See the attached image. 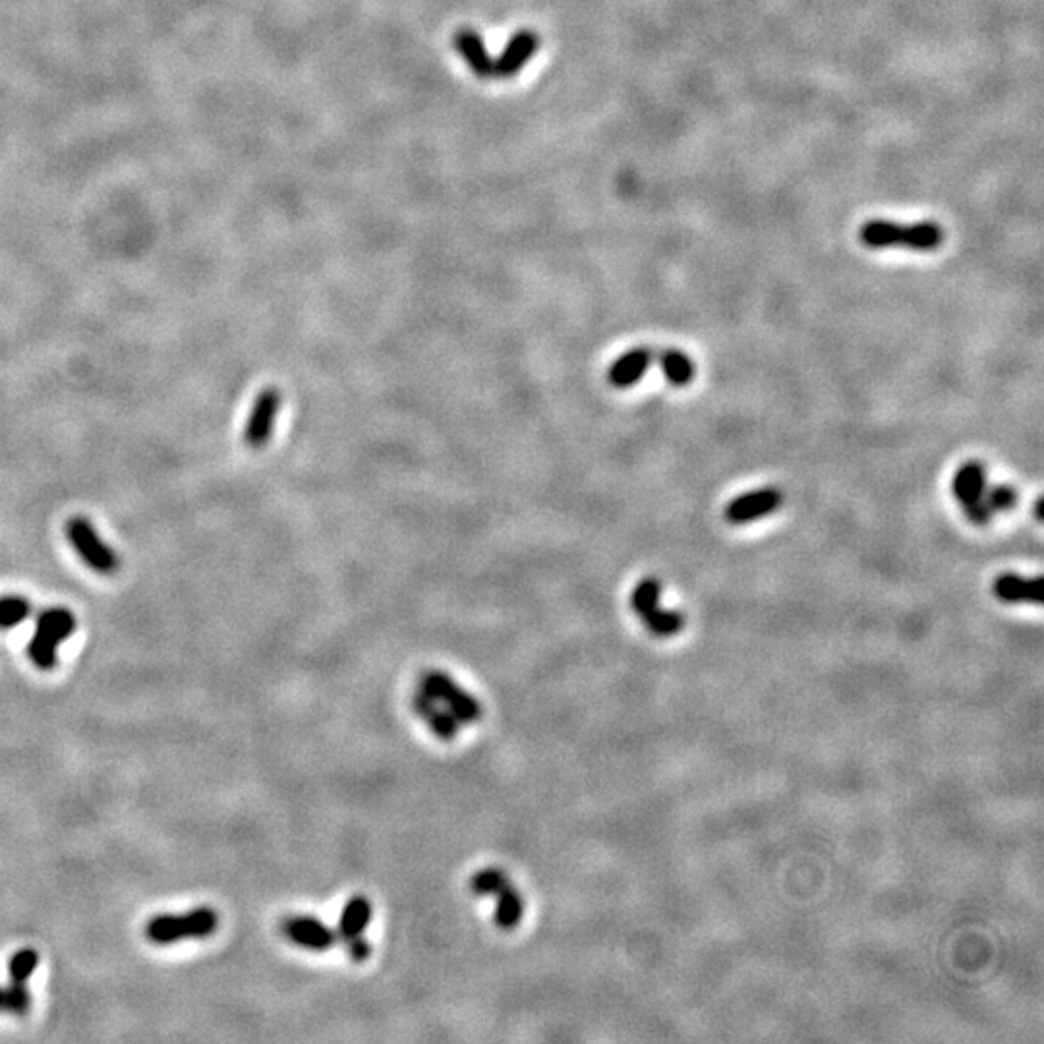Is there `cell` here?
<instances>
[{
	"label": "cell",
	"mask_w": 1044,
	"mask_h": 1044,
	"mask_svg": "<svg viewBox=\"0 0 1044 1044\" xmlns=\"http://www.w3.org/2000/svg\"><path fill=\"white\" fill-rule=\"evenodd\" d=\"M219 928V915L211 907H198L184 915H157L147 927L145 936L159 946L174 944L186 938H207Z\"/></svg>",
	"instance_id": "obj_3"
},
{
	"label": "cell",
	"mask_w": 1044,
	"mask_h": 1044,
	"mask_svg": "<svg viewBox=\"0 0 1044 1044\" xmlns=\"http://www.w3.org/2000/svg\"><path fill=\"white\" fill-rule=\"evenodd\" d=\"M952 492L961 505L967 521L986 526L992 521V511L986 505V468L979 461H969L957 468Z\"/></svg>",
	"instance_id": "obj_6"
},
{
	"label": "cell",
	"mask_w": 1044,
	"mask_h": 1044,
	"mask_svg": "<svg viewBox=\"0 0 1044 1044\" xmlns=\"http://www.w3.org/2000/svg\"><path fill=\"white\" fill-rule=\"evenodd\" d=\"M1019 495L1015 488L1008 484H998L992 488H986L985 501L992 513H1008L1017 505Z\"/></svg>",
	"instance_id": "obj_23"
},
{
	"label": "cell",
	"mask_w": 1044,
	"mask_h": 1044,
	"mask_svg": "<svg viewBox=\"0 0 1044 1044\" xmlns=\"http://www.w3.org/2000/svg\"><path fill=\"white\" fill-rule=\"evenodd\" d=\"M507 884H511L507 872L495 867L478 870L470 878V892L480 898H495Z\"/></svg>",
	"instance_id": "obj_19"
},
{
	"label": "cell",
	"mask_w": 1044,
	"mask_h": 1044,
	"mask_svg": "<svg viewBox=\"0 0 1044 1044\" xmlns=\"http://www.w3.org/2000/svg\"><path fill=\"white\" fill-rule=\"evenodd\" d=\"M992 592L998 600L1006 604H1041L1043 602V579H1027L1014 573H1004L996 577L992 584Z\"/></svg>",
	"instance_id": "obj_12"
},
{
	"label": "cell",
	"mask_w": 1044,
	"mask_h": 1044,
	"mask_svg": "<svg viewBox=\"0 0 1044 1044\" xmlns=\"http://www.w3.org/2000/svg\"><path fill=\"white\" fill-rule=\"evenodd\" d=\"M31 1008V994H29L28 983H10L4 988V1010L10 1014L26 1015Z\"/></svg>",
	"instance_id": "obj_24"
},
{
	"label": "cell",
	"mask_w": 1044,
	"mask_h": 1044,
	"mask_svg": "<svg viewBox=\"0 0 1044 1044\" xmlns=\"http://www.w3.org/2000/svg\"><path fill=\"white\" fill-rule=\"evenodd\" d=\"M345 950H347L348 956L352 957L354 961H364L372 954V946H370V942L364 936L345 942Z\"/></svg>",
	"instance_id": "obj_25"
},
{
	"label": "cell",
	"mask_w": 1044,
	"mask_h": 1044,
	"mask_svg": "<svg viewBox=\"0 0 1044 1044\" xmlns=\"http://www.w3.org/2000/svg\"><path fill=\"white\" fill-rule=\"evenodd\" d=\"M76 625V617L70 609H43L37 615L35 633L29 640L28 654L31 662L45 671L57 666L58 646L62 640L74 635Z\"/></svg>",
	"instance_id": "obj_2"
},
{
	"label": "cell",
	"mask_w": 1044,
	"mask_h": 1044,
	"mask_svg": "<svg viewBox=\"0 0 1044 1044\" xmlns=\"http://www.w3.org/2000/svg\"><path fill=\"white\" fill-rule=\"evenodd\" d=\"M281 932L292 944L312 952H327L339 942L337 930L310 915H294L285 919Z\"/></svg>",
	"instance_id": "obj_8"
},
{
	"label": "cell",
	"mask_w": 1044,
	"mask_h": 1044,
	"mask_svg": "<svg viewBox=\"0 0 1044 1044\" xmlns=\"http://www.w3.org/2000/svg\"><path fill=\"white\" fill-rule=\"evenodd\" d=\"M66 538L87 567L99 575H115L120 569L116 551L101 538L97 528L86 517H72L66 522Z\"/></svg>",
	"instance_id": "obj_5"
},
{
	"label": "cell",
	"mask_w": 1044,
	"mask_h": 1044,
	"mask_svg": "<svg viewBox=\"0 0 1044 1044\" xmlns=\"http://www.w3.org/2000/svg\"><path fill=\"white\" fill-rule=\"evenodd\" d=\"M660 366L667 383L673 387H685L695 379V362L681 350H664L660 354Z\"/></svg>",
	"instance_id": "obj_17"
},
{
	"label": "cell",
	"mask_w": 1044,
	"mask_h": 1044,
	"mask_svg": "<svg viewBox=\"0 0 1044 1044\" xmlns=\"http://www.w3.org/2000/svg\"><path fill=\"white\" fill-rule=\"evenodd\" d=\"M37 965H39V954L33 948L20 950L18 954L12 956L8 963L10 983H28L29 977L33 975Z\"/></svg>",
	"instance_id": "obj_22"
},
{
	"label": "cell",
	"mask_w": 1044,
	"mask_h": 1044,
	"mask_svg": "<svg viewBox=\"0 0 1044 1044\" xmlns=\"http://www.w3.org/2000/svg\"><path fill=\"white\" fill-rule=\"evenodd\" d=\"M783 495L776 488H762L756 492L743 493L725 507V519L729 524H747L776 513L782 505Z\"/></svg>",
	"instance_id": "obj_9"
},
{
	"label": "cell",
	"mask_w": 1044,
	"mask_h": 1044,
	"mask_svg": "<svg viewBox=\"0 0 1044 1044\" xmlns=\"http://www.w3.org/2000/svg\"><path fill=\"white\" fill-rule=\"evenodd\" d=\"M372 921V903L364 896H354L347 901L339 927H337V938L345 944L348 940L360 938Z\"/></svg>",
	"instance_id": "obj_15"
},
{
	"label": "cell",
	"mask_w": 1044,
	"mask_h": 1044,
	"mask_svg": "<svg viewBox=\"0 0 1044 1044\" xmlns=\"http://www.w3.org/2000/svg\"><path fill=\"white\" fill-rule=\"evenodd\" d=\"M281 403L283 395L277 387H265L258 393L244 430V441L248 447L263 449L271 441Z\"/></svg>",
	"instance_id": "obj_7"
},
{
	"label": "cell",
	"mask_w": 1044,
	"mask_h": 1044,
	"mask_svg": "<svg viewBox=\"0 0 1044 1044\" xmlns=\"http://www.w3.org/2000/svg\"><path fill=\"white\" fill-rule=\"evenodd\" d=\"M4 1010V988H0V1012Z\"/></svg>",
	"instance_id": "obj_27"
},
{
	"label": "cell",
	"mask_w": 1044,
	"mask_h": 1044,
	"mask_svg": "<svg viewBox=\"0 0 1044 1044\" xmlns=\"http://www.w3.org/2000/svg\"><path fill=\"white\" fill-rule=\"evenodd\" d=\"M495 898L497 905L493 911V923L501 930L519 927L524 915V898L521 892L513 884H507Z\"/></svg>",
	"instance_id": "obj_16"
},
{
	"label": "cell",
	"mask_w": 1044,
	"mask_h": 1044,
	"mask_svg": "<svg viewBox=\"0 0 1044 1044\" xmlns=\"http://www.w3.org/2000/svg\"><path fill=\"white\" fill-rule=\"evenodd\" d=\"M418 689L443 704L459 724H476L482 720V704L476 696L466 693L445 671H422Z\"/></svg>",
	"instance_id": "obj_4"
},
{
	"label": "cell",
	"mask_w": 1044,
	"mask_h": 1044,
	"mask_svg": "<svg viewBox=\"0 0 1044 1044\" xmlns=\"http://www.w3.org/2000/svg\"><path fill=\"white\" fill-rule=\"evenodd\" d=\"M1043 509L1044 499L1043 497H1039V499H1037V503H1035V519H1037V521L1039 522H1043L1044 519Z\"/></svg>",
	"instance_id": "obj_26"
},
{
	"label": "cell",
	"mask_w": 1044,
	"mask_h": 1044,
	"mask_svg": "<svg viewBox=\"0 0 1044 1044\" xmlns=\"http://www.w3.org/2000/svg\"><path fill=\"white\" fill-rule=\"evenodd\" d=\"M455 47L478 78L488 80L495 76V60L486 51V45L476 31H472V29L459 31L455 35Z\"/></svg>",
	"instance_id": "obj_14"
},
{
	"label": "cell",
	"mask_w": 1044,
	"mask_h": 1044,
	"mask_svg": "<svg viewBox=\"0 0 1044 1044\" xmlns=\"http://www.w3.org/2000/svg\"><path fill=\"white\" fill-rule=\"evenodd\" d=\"M859 240L870 250L903 248L911 252H934L944 244V229L934 221L901 225L886 219H870L861 227Z\"/></svg>",
	"instance_id": "obj_1"
},
{
	"label": "cell",
	"mask_w": 1044,
	"mask_h": 1044,
	"mask_svg": "<svg viewBox=\"0 0 1044 1044\" xmlns=\"http://www.w3.org/2000/svg\"><path fill=\"white\" fill-rule=\"evenodd\" d=\"M646 629L654 635V637L667 638L681 633L683 625H685V619L679 611L675 609H660L650 621L644 623Z\"/></svg>",
	"instance_id": "obj_21"
},
{
	"label": "cell",
	"mask_w": 1044,
	"mask_h": 1044,
	"mask_svg": "<svg viewBox=\"0 0 1044 1044\" xmlns=\"http://www.w3.org/2000/svg\"><path fill=\"white\" fill-rule=\"evenodd\" d=\"M31 615V604L28 598L12 594L0 598V629L8 631L24 623Z\"/></svg>",
	"instance_id": "obj_20"
},
{
	"label": "cell",
	"mask_w": 1044,
	"mask_h": 1044,
	"mask_svg": "<svg viewBox=\"0 0 1044 1044\" xmlns=\"http://www.w3.org/2000/svg\"><path fill=\"white\" fill-rule=\"evenodd\" d=\"M660 596H662L660 580L654 579V577L642 579L631 594V608L646 623L662 609Z\"/></svg>",
	"instance_id": "obj_18"
},
{
	"label": "cell",
	"mask_w": 1044,
	"mask_h": 1044,
	"mask_svg": "<svg viewBox=\"0 0 1044 1044\" xmlns=\"http://www.w3.org/2000/svg\"><path fill=\"white\" fill-rule=\"evenodd\" d=\"M410 704H412V710L416 712V716L424 724H428L437 739H441V741L457 739L461 724L455 720V716L447 708L439 706V702L432 696H428L424 691L418 689L410 698Z\"/></svg>",
	"instance_id": "obj_10"
},
{
	"label": "cell",
	"mask_w": 1044,
	"mask_h": 1044,
	"mask_svg": "<svg viewBox=\"0 0 1044 1044\" xmlns=\"http://www.w3.org/2000/svg\"><path fill=\"white\" fill-rule=\"evenodd\" d=\"M538 47H540V39L536 33H532V31L517 33L509 41L505 53H501V58L495 60V76L511 78V76L519 74L522 66L536 55Z\"/></svg>",
	"instance_id": "obj_13"
},
{
	"label": "cell",
	"mask_w": 1044,
	"mask_h": 1044,
	"mask_svg": "<svg viewBox=\"0 0 1044 1044\" xmlns=\"http://www.w3.org/2000/svg\"><path fill=\"white\" fill-rule=\"evenodd\" d=\"M654 360V352L650 348L638 347L621 354L608 370L609 385L615 389H629L637 385L642 376L648 372Z\"/></svg>",
	"instance_id": "obj_11"
}]
</instances>
